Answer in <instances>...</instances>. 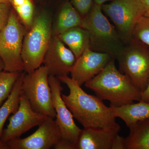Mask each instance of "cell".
Wrapping results in <instances>:
<instances>
[{"label":"cell","instance_id":"cell-7","mask_svg":"<svg viewBox=\"0 0 149 149\" xmlns=\"http://www.w3.org/2000/svg\"><path fill=\"white\" fill-rule=\"evenodd\" d=\"M49 77L47 68L44 65L30 73L25 72L22 90L34 111L55 119Z\"/></svg>","mask_w":149,"mask_h":149},{"label":"cell","instance_id":"cell-5","mask_svg":"<svg viewBox=\"0 0 149 149\" xmlns=\"http://www.w3.org/2000/svg\"><path fill=\"white\" fill-rule=\"evenodd\" d=\"M116 58L120 71L127 75L141 93L147 87L149 77V47L131 39Z\"/></svg>","mask_w":149,"mask_h":149},{"label":"cell","instance_id":"cell-22","mask_svg":"<svg viewBox=\"0 0 149 149\" xmlns=\"http://www.w3.org/2000/svg\"><path fill=\"white\" fill-rule=\"evenodd\" d=\"M140 41L149 47V17H141L136 22L131 39Z\"/></svg>","mask_w":149,"mask_h":149},{"label":"cell","instance_id":"cell-28","mask_svg":"<svg viewBox=\"0 0 149 149\" xmlns=\"http://www.w3.org/2000/svg\"><path fill=\"white\" fill-rule=\"evenodd\" d=\"M145 11V16L149 17V0H141Z\"/></svg>","mask_w":149,"mask_h":149},{"label":"cell","instance_id":"cell-13","mask_svg":"<svg viewBox=\"0 0 149 149\" xmlns=\"http://www.w3.org/2000/svg\"><path fill=\"white\" fill-rule=\"evenodd\" d=\"M76 59L72 51L57 36L53 35L42 64L47 68L49 75L58 77L68 75Z\"/></svg>","mask_w":149,"mask_h":149},{"label":"cell","instance_id":"cell-14","mask_svg":"<svg viewBox=\"0 0 149 149\" xmlns=\"http://www.w3.org/2000/svg\"><path fill=\"white\" fill-rule=\"evenodd\" d=\"M120 131L84 128L80 132L75 149H111L113 139Z\"/></svg>","mask_w":149,"mask_h":149},{"label":"cell","instance_id":"cell-23","mask_svg":"<svg viewBox=\"0 0 149 149\" xmlns=\"http://www.w3.org/2000/svg\"><path fill=\"white\" fill-rule=\"evenodd\" d=\"M69 1L83 17L89 13L94 3L93 0H69Z\"/></svg>","mask_w":149,"mask_h":149},{"label":"cell","instance_id":"cell-17","mask_svg":"<svg viewBox=\"0 0 149 149\" xmlns=\"http://www.w3.org/2000/svg\"><path fill=\"white\" fill-rule=\"evenodd\" d=\"M83 17L69 1L63 4L59 13L54 31V35L58 36L68 29L82 27Z\"/></svg>","mask_w":149,"mask_h":149},{"label":"cell","instance_id":"cell-18","mask_svg":"<svg viewBox=\"0 0 149 149\" xmlns=\"http://www.w3.org/2000/svg\"><path fill=\"white\" fill-rule=\"evenodd\" d=\"M128 128L130 133L125 139V149H149V118Z\"/></svg>","mask_w":149,"mask_h":149},{"label":"cell","instance_id":"cell-27","mask_svg":"<svg viewBox=\"0 0 149 149\" xmlns=\"http://www.w3.org/2000/svg\"><path fill=\"white\" fill-rule=\"evenodd\" d=\"M142 97L141 100L149 102V77L148 85L146 90L141 93Z\"/></svg>","mask_w":149,"mask_h":149},{"label":"cell","instance_id":"cell-16","mask_svg":"<svg viewBox=\"0 0 149 149\" xmlns=\"http://www.w3.org/2000/svg\"><path fill=\"white\" fill-rule=\"evenodd\" d=\"M65 45L74 54L76 58L89 48L88 31L82 27H72L58 35Z\"/></svg>","mask_w":149,"mask_h":149},{"label":"cell","instance_id":"cell-12","mask_svg":"<svg viewBox=\"0 0 149 149\" xmlns=\"http://www.w3.org/2000/svg\"><path fill=\"white\" fill-rule=\"evenodd\" d=\"M112 58L109 54L87 48L76 58L70 71L71 78L81 87L101 72Z\"/></svg>","mask_w":149,"mask_h":149},{"label":"cell","instance_id":"cell-8","mask_svg":"<svg viewBox=\"0 0 149 149\" xmlns=\"http://www.w3.org/2000/svg\"><path fill=\"white\" fill-rule=\"evenodd\" d=\"M102 9L113 22L125 43L131 40L136 22L145 14L141 0H113L102 5Z\"/></svg>","mask_w":149,"mask_h":149},{"label":"cell","instance_id":"cell-20","mask_svg":"<svg viewBox=\"0 0 149 149\" xmlns=\"http://www.w3.org/2000/svg\"><path fill=\"white\" fill-rule=\"evenodd\" d=\"M10 4L26 29L28 30L34 19V6L32 0H10Z\"/></svg>","mask_w":149,"mask_h":149},{"label":"cell","instance_id":"cell-1","mask_svg":"<svg viewBox=\"0 0 149 149\" xmlns=\"http://www.w3.org/2000/svg\"><path fill=\"white\" fill-rule=\"evenodd\" d=\"M69 90L68 95L62 98L74 118L84 128H99L120 130L110 108L97 96L83 91L73 79L67 76L57 77Z\"/></svg>","mask_w":149,"mask_h":149},{"label":"cell","instance_id":"cell-29","mask_svg":"<svg viewBox=\"0 0 149 149\" xmlns=\"http://www.w3.org/2000/svg\"><path fill=\"white\" fill-rule=\"evenodd\" d=\"M93 1H94V2L95 3L102 6L106 2L109 1H112L113 0H93Z\"/></svg>","mask_w":149,"mask_h":149},{"label":"cell","instance_id":"cell-21","mask_svg":"<svg viewBox=\"0 0 149 149\" xmlns=\"http://www.w3.org/2000/svg\"><path fill=\"white\" fill-rule=\"evenodd\" d=\"M21 72L3 70L0 73V107L10 95Z\"/></svg>","mask_w":149,"mask_h":149},{"label":"cell","instance_id":"cell-32","mask_svg":"<svg viewBox=\"0 0 149 149\" xmlns=\"http://www.w3.org/2000/svg\"><path fill=\"white\" fill-rule=\"evenodd\" d=\"M0 149H6V148L4 145H1L0 144Z\"/></svg>","mask_w":149,"mask_h":149},{"label":"cell","instance_id":"cell-2","mask_svg":"<svg viewBox=\"0 0 149 149\" xmlns=\"http://www.w3.org/2000/svg\"><path fill=\"white\" fill-rule=\"evenodd\" d=\"M113 57L104 68L85 86L95 93L102 100L110 102L118 107L141 101L142 94L131 83L129 77L116 66Z\"/></svg>","mask_w":149,"mask_h":149},{"label":"cell","instance_id":"cell-19","mask_svg":"<svg viewBox=\"0 0 149 149\" xmlns=\"http://www.w3.org/2000/svg\"><path fill=\"white\" fill-rule=\"evenodd\" d=\"M25 72H21L17 79L10 95L0 107V140L4 125L10 115L14 114L19 107L20 95L22 93V84ZM0 144L1 143L0 141Z\"/></svg>","mask_w":149,"mask_h":149},{"label":"cell","instance_id":"cell-26","mask_svg":"<svg viewBox=\"0 0 149 149\" xmlns=\"http://www.w3.org/2000/svg\"><path fill=\"white\" fill-rule=\"evenodd\" d=\"M53 149H75V146L68 141L61 139L55 145Z\"/></svg>","mask_w":149,"mask_h":149},{"label":"cell","instance_id":"cell-4","mask_svg":"<svg viewBox=\"0 0 149 149\" xmlns=\"http://www.w3.org/2000/svg\"><path fill=\"white\" fill-rule=\"evenodd\" d=\"M52 36L49 14L42 12L35 17L23 40L22 58L24 72L30 73L41 66Z\"/></svg>","mask_w":149,"mask_h":149},{"label":"cell","instance_id":"cell-10","mask_svg":"<svg viewBox=\"0 0 149 149\" xmlns=\"http://www.w3.org/2000/svg\"><path fill=\"white\" fill-rule=\"evenodd\" d=\"M49 82L56 113L55 120L60 130L61 139L76 147L82 129L75 124L72 113L62 98L61 92L63 89L60 80L57 77L49 75Z\"/></svg>","mask_w":149,"mask_h":149},{"label":"cell","instance_id":"cell-15","mask_svg":"<svg viewBox=\"0 0 149 149\" xmlns=\"http://www.w3.org/2000/svg\"><path fill=\"white\" fill-rule=\"evenodd\" d=\"M109 107L116 118H119L129 128L141 120L149 118V102L140 101L137 103L116 107L111 104Z\"/></svg>","mask_w":149,"mask_h":149},{"label":"cell","instance_id":"cell-31","mask_svg":"<svg viewBox=\"0 0 149 149\" xmlns=\"http://www.w3.org/2000/svg\"><path fill=\"white\" fill-rule=\"evenodd\" d=\"M0 3L10 4V0H0Z\"/></svg>","mask_w":149,"mask_h":149},{"label":"cell","instance_id":"cell-25","mask_svg":"<svg viewBox=\"0 0 149 149\" xmlns=\"http://www.w3.org/2000/svg\"><path fill=\"white\" fill-rule=\"evenodd\" d=\"M125 139L117 134L113 141L111 149H125Z\"/></svg>","mask_w":149,"mask_h":149},{"label":"cell","instance_id":"cell-11","mask_svg":"<svg viewBox=\"0 0 149 149\" xmlns=\"http://www.w3.org/2000/svg\"><path fill=\"white\" fill-rule=\"evenodd\" d=\"M61 139L55 120L47 117L34 133L23 139L17 138L4 144L6 149H50Z\"/></svg>","mask_w":149,"mask_h":149},{"label":"cell","instance_id":"cell-9","mask_svg":"<svg viewBox=\"0 0 149 149\" xmlns=\"http://www.w3.org/2000/svg\"><path fill=\"white\" fill-rule=\"evenodd\" d=\"M48 116L34 111L29 100L23 93L20 97L19 107L9 119L7 128L3 130L1 142L4 145L7 141L20 138L22 134L38 126Z\"/></svg>","mask_w":149,"mask_h":149},{"label":"cell","instance_id":"cell-6","mask_svg":"<svg viewBox=\"0 0 149 149\" xmlns=\"http://www.w3.org/2000/svg\"><path fill=\"white\" fill-rule=\"evenodd\" d=\"M19 20L15 11L11 10L8 22L0 32V58L4 64L5 71H24L22 52L27 32Z\"/></svg>","mask_w":149,"mask_h":149},{"label":"cell","instance_id":"cell-3","mask_svg":"<svg viewBox=\"0 0 149 149\" xmlns=\"http://www.w3.org/2000/svg\"><path fill=\"white\" fill-rule=\"evenodd\" d=\"M82 27L88 31L89 47L92 50L106 53L116 59L125 47L117 30L103 13L102 6L94 3L89 13L83 17Z\"/></svg>","mask_w":149,"mask_h":149},{"label":"cell","instance_id":"cell-30","mask_svg":"<svg viewBox=\"0 0 149 149\" xmlns=\"http://www.w3.org/2000/svg\"><path fill=\"white\" fill-rule=\"evenodd\" d=\"M4 64L2 60L0 58V73L4 70Z\"/></svg>","mask_w":149,"mask_h":149},{"label":"cell","instance_id":"cell-24","mask_svg":"<svg viewBox=\"0 0 149 149\" xmlns=\"http://www.w3.org/2000/svg\"><path fill=\"white\" fill-rule=\"evenodd\" d=\"M11 10L10 4L0 3V32L7 24Z\"/></svg>","mask_w":149,"mask_h":149}]
</instances>
